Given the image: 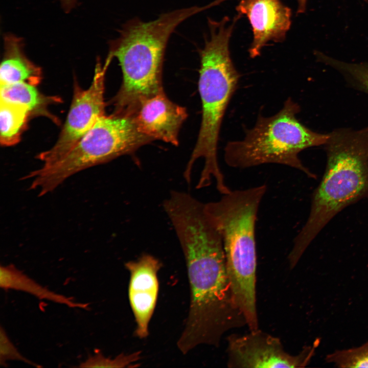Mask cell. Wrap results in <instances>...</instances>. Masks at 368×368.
<instances>
[{
  "instance_id": "6da1fadb",
  "label": "cell",
  "mask_w": 368,
  "mask_h": 368,
  "mask_svg": "<svg viewBox=\"0 0 368 368\" xmlns=\"http://www.w3.org/2000/svg\"><path fill=\"white\" fill-rule=\"evenodd\" d=\"M173 227L186 260L190 288L188 315L177 346L183 354L197 346L217 347L225 333L246 325L233 296L222 238L203 211L179 216Z\"/></svg>"
},
{
  "instance_id": "7a4b0ae2",
  "label": "cell",
  "mask_w": 368,
  "mask_h": 368,
  "mask_svg": "<svg viewBox=\"0 0 368 368\" xmlns=\"http://www.w3.org/2000/svg\"><path fill=\"white\" fill-rule=\"evenodd\" d=\"M237 14L231 24L227 16L219 21L208 18L210 36L199 50L198 90L202 117L197 140L184 172L187 181H191L193 165L201 158L204 160L197 187H208L214 180L216 189L226 187L218 160V142L222 121L230 101L236 91L240 74L232 61L229 41L237 22Z\"/></svg>"
},
{
  "instance_id": "3957f363",
  "label": "cell",
  "mask_w": 368,
  "mask_h": 368,
  "mask_svg": "<svg viewBox=\"0 0 368 368\" xmlns=\"http://www.w3.org/2000/svg\"><path fill=\"white\" fill-rule=\"evenodd\" d=\"M324 146L326 170L313 194L308 218L288 255L291 269L335 215L368 198V126L358 130L336 129L329 133Z\"/></svg>"
},
{
  "instance_id": "277c9868",
  "label": "cell",
  "mask_w": 368,
  "mask_h": 368,
  "mask_svg": "<svg viewBox=\"0 0 368 368\" xmlns=\"http://www.w3.org/2000/svg\"><path fill=\"white\" fill-rule=\"evenodd\" d=\"M214 6L213 3L178 9L148 22L137 17L124 23L119 36L109 41L107 58H116L123 81L112 99L116 113L131 115L143 100L163 91L162 71L170 36L183 21Z\"/></svg>"
},
{
  "instance_id": "5b68a950",
  "label": "cell",
  "mask_w": 368,
  "mask_h": 368,
  "mask_svg": "<svg viewBox=\"0 0 368 368\" xmlns=\"http://www.w3.org/2000/svg\"><path fill=\"white\" fill-rule=\"evenodd\" d=\"M267 189L266 185H261L231 190L219 200L204 204L222 238L234 302L251 330L259 327L256 297V223Z\"/></svg>"
},
{
  "instance_id": "8992f818",
  "label": "cell",
  "mask_w": 368,
  "mask_h": 368,
  "mask_svg": "<svg viewBox=\"0 0 368 368\" xmlns=\"http://www.w3.org/2000/svg\"><path fill=\"white\" fill-rule=\"evenodd\" d=\"M300 110L298 103L289 98L275 114H259L254 126L246 131L242 140L227 143L224 154L226 164L239 169L281 164L316 178L298 155L307 148L324 145L329 133L315 132L301 123L296 117Z\"/></svg>"
},
{
  "instance_id": "52a82bcc",
  "label": "cell",
  "mask_w": 368,
  "mask_h": 368,
  "mask_svg": "<svg viewBox=\"0 0 368 368\" xmlns=\"http://www.w3.org/2000/svg\"><path fill=\"white\" fill-rule=\"evenodd\" d=\"M151 140L139 131L131 116L104 114L63 157L30 172L22 179H29V189L43 196L72 175L130 153Z\"/></svg>"
},
{
  "instance_id": "ba28073f",
  "label": "cell",
  "mask_w": 368,
  "mask_h": 368,
  "mask_svg": "<svg viewBox=\"0 0 368 368\" xmlns=\"http://www.w3.org/2000/svg\"><path fill=\"white\" fill-rule=\"evenodd\" d=\"M110 63L106 59L103 64L97 61L93 80L87 89L82 88L75 79L72 103L57 140L51 148L37 155L42 166L52 164L63 157L105 114V77Z\"/></svg>"
},
{
  "instance_id": "9c48e42d",
  "label": "cell",
  "mask_w": 368,
  "mask_h": 368,
  "mask_svg": "<svg viewBox=\"0 0 368 368\" xmlns=\"http://www.w3.org/2000/svg\"><path fill=\"white\" fill-rule=\"evenodd\" d=\"M227 366L234 368L303 367L314 355L319 339L293 355L284 350L280 339L258 329L227 338Z\"/></svg>"
},
{
  "instance_id": "30bf717a",
  "label": "cell",
  "mask_w": 368,
  "mask_h": 368,
  "mask_svg": "<svg viewBox=\"0 0 368 368\" xmlns=\"http://www.w3.org/2000/svg\"><path fill=\"white\" fill-rule=\"evenodd\" d=\"M236 9L247 17L251 27L250 58L259 56L269 42L285 40L291 25L292 11L280 0H241Z\"/></svg>"
},
{
  "instance_id": "8fae6325",
  "label": "cell",
  "mask_w": 368,
  "mask_h": 368,
  "mask_svg": "<svg viewBox=\"0 0 368 368\" xmlns=\"http://www.w3.org/2000/svg\"><path fill=\"white\" fill-rule=\"evenodd\" d=\"M162 266L158 259L148 254L125 264L130 275L128 295L136 323L134 335L141 339L149 335L148 325L158 292L157 274Z\"/></svg>"
},
{
  "instance_id": "7c38bea8",
  "label": "cell",
  "mask_w": 368,
  "mask_h": 368,
  "mask_svg": "<svg viewBox=\"0 0 368 368\" xmlns=\"http://www.w3.org/2000/svg\"><path fill=\"white\" fill-rule=\"evenodd\" d=\"M187 116L186 108L170 101L163 91L142 100L131 115L142 133L175 146Z\"/></svg>"
},
{
  "instance_id": "4fadbf2b",
  "label": "cell",
  "mask_w": 368,
  "mask_h": 368,
  "mask_svg": "<svg viewBox=\"0 0 368 368\" xmlns=\"http://www.w3.org/2000/svg\"><path fill=\"white\" fill-rule=\"evenodd\" d=\"M3 41L0 86L20 82L35 86L39 84L42 77V70L26 56L23 38L7 33L4 34Z\"/></svg>"
},
{
  "instance_id": "5bb4252c",
  "label": "cell",
  "mask_w": 368,
  "mask_h": 368,
  "mask_svg": "<svg viewBox=\"0 0 368 368\" xmlns=\"http://www.w3.org/2000/svg\"><path fill=\"white\" fill-rule=\"evenodd\" d=\"M0 286L5 290L12 289L25 292L39 300L50 301L71 308L84 309L88 308V303L76 302L71 297L48 289L12 264L1 266Z\"/></svg>"
},
{
  "instance_id": "9a60e30c",
  "label": "cell",
  "mask_w": 368,
  "mask_h": 368,
  "mask_svg": "<svg viewBox=\"0 0 368 368\" xmlns=\"http://www.w3.org/2000/svg\"><path fill=\"white\" fill-rule=\"evenodd\" d=\"M36 86L20 82L0 86V99L20 104L27 107L31 116H43L58 123L49 109L51 105L60 103V98L46 96L41 93Z\"/></svg>"
},
{
  "instance_id": "2e32d148",
  "label": "cell",
  "mask_w": 368,
  "mask_h": 368,
  "mask_svg": "<svg viewBox=\"0 0 368 368\" xmlns=\"http://www.w3.org/2000/svg\"><path fill=\"white\" fill-rule=\"evenodd\" d=\"M31 113L24 105L0 99V142L6 147L14 146L21 140Z\"/></svg>"
},
{
  "instance_id": "e0dca14e",
  "label": "cell",
  "mask_w": 368,
  "mask_h": 368,
  "mask_svg": "<svg viewBox=\"0 0 368 368\" xmlns=\"http://www.w3.org/2000/svg\"><path fill=\"white\" fill-rule=\"evenodd\" d=\"M317 60L340 74L349 85L368 94V62L348 63L331 58L319 52L315 53Z\"/></svg>"
},
{
  "instance_id": "ac0fdd59",
  "label": "cell",
  "mask_w": 368,
  "mask_h": 368,
  "mask_svg": "<svg viewBox=\"0 0 368 368\" xmlns=\"http://www.w3.org/2000/svg\"><path fill=\"white\" fill-rule=\"evenodd\" d=\"M325 360L340 368L368 367V341L357 347L336 350L327 355Z\"/></svg>"
},
{
  "instance_id": "d6986e66",
  "label": "cell",
  "mask_w": 368,
  "mask_h": 368,
  "mask_svg": "<svg viewBox=\"0 0 368 368\" xmlns=\"http://www.w3.org/2000/svg\"><path fill=\"white\" fill-rule=\"evenodd\" d=\"M141 351L130 354L121 353L114 358L105 357L101 352L98 351L93 355H90L79 367H130L139 366L133 364L141 358Z\"/></svg>"
},
{
  "instance_id": "ffe728a7",
  "label": "cell",
  "mask_w": 368,
  "mask_h": 368,
  "mask_svg": "<svg viewBox=\"0 0 368 368\" xmlns=\"http://www.w3.org/2000/svg\"><path fill=\"white\" fill-rule=\"evenodd\" d=\"M17 360L24 362L35 367H40L24 357L17 350L7 335L5 329L1 326L0 328V365L7 366V361Z\"/></svg>"
},
{
  "instance_id": "44dd1931",
  "label": "cell",
  "mask_w": 368,
  "mask_h": 368,
  "mask_svg": "<svg viewBox=\"0 0 368 368\" xmlns=\"http://www.w3.org/2000/svg\"><path fill=\"white\" fill-rule=\"evenodd\" d=\"M65 13H69L76 5L77 0H59Z\"/></svg>"
},
{
  "instance_id": "7402d4cb",
  "label": "cell",
  "mask_w": 368,
  "mask_h": 368,
  "mask_svg": "<svg viewBox=\"0 0 368 368\" xmlns=\"http://www.w3.org/2000/svg\"><path fill=\"white\" fill-rule=\"evenodd\" d=\"M297 2L298 7L297 10V14L304 13L307 3V0H296Z\"/></svg>"
},
{
  "instance_id": "603a6c76",
  "label": "cell",
  "mask_w": 368,
  "mask_h": 368,
  "mask_svg": "<svg viewBox=\"0 0 368 368\" xmlns=\"http://www.w3.org/2000/svg\"><path fill=\"white\" fill-rule=\"evenodd\" d=\"M364 1H366L367 0H364Z\"/></svg>"
}]
</instances>
